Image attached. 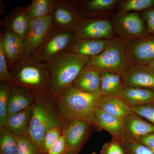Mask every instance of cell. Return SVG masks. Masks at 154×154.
I'll use <instances>...</instances> for the list:
<instances>
[{"mask_svg": "<svg viewBox=\"0 0 154 154\" xmlns=\"http://www.w3.org/2000/svg\"><path fill=\"white\" fill-rule=\"evenodd\" d=\"M52 96L58 111L64 121L84 119L98 128L95 112L101 94L84 93L72 85L60 95Z\"/></svg>", "mask_w": 154, "mask_h": 154, "instance_id": "6da1fadb", "label": "cell"}, {"mask_svg": "<svg viewBox=\"0 0 154 154\" xmlns=\"http://www.w3.org/2000/svg\"><path fill=\"white\" fill-rule=\"evenodd\" d=\"M119 142L125 154H154L148 148L135 140L123 139Z\"/></svg>", "mask_w": 154, "mask_h": 154, "instance_id": "4dcf8cb0", "label": "cell"}, {"mask_svg": "<svg viewBox=\"0 0 154 154\" xmlns=\"http://www.w3.org/2000/svg\"><path fill=\"white\" fill-rule=\"evenodd\" d=\"M65 154H78L76 153H75L73 152L70 151L68 150L66 152Z\"/></svg>", "mask_w": 154, "mask_h": 154, "instance_id": "ab89813d", "label": "cell"}, {"mask_svg": "<svg viewBox=\"0 0 154 154\" xmlns=\"http://www.w3.org/2000/svg\"><path fill=\"white\" fill-rule=\"evenodd\" d=\"M17 137L6 126L0 128V154H16Z\"/></svg>", "mask_w": 154, "mask_h": 154, "instance_id": "4316f807", "label": "cell"}, {"mask_svg": "<svg viewBox=\"0 0 154 154\" xmlns=\"http://www.w3.org/2000/svg\"><path fill=\"white\" fill-rule=\"evenodd\" d=\"M149 66H150L154 70V60L152 61L148 65Z\"/></svg>", "mask_w": 154, "mask_h": 154, "instance_id": "f35d334b", "label": "cell"}, {"mask_svg": "<svg viewBox=\"0 0 154 154\" xmlns=\"http://www.w3.org/2000/svg\"><path fill=\"white\" fill-rule=\"evenodd\" d=\"M67 151L66 140L63 134L58 140L50 149L47 154H65Z\"/></svg>", "mask_w": 154, "mask_h": 154, "instance_id": "8d00e7d4", "label": "cell"}, {"mask_svg": "<svg viewBox=\"0 0 154 154\" xmlns=\"http://www.w3.org/2000/svg\"><path fill=\"white\" fill-rule=\"evenodd\" d=\"M98 128L105 130L121 141L123 139V118L103 111L97 107L95 110Z\"/></svg>", "mask_w": 154, "mask_h": 154, "instance_id": "d6986e66", "label": "cell"}, {"mask_svg": "<svg viewBox=\"0 0 154 154\" xmlns=\"http://www.w3.org/2000/svg\"><path fill=\"white\" fill-rule=\"evenodd\" d=\"M17 149L16 154H41L40 149L28 135L16 136Z\"/></svg>", "mask_w": 154, "mask_h": 154, "instance_id": "f546056e", "label": "cell"}, {"mask_svg": "<svg viewBox=\"0 0 154 154\" xmlns=\"http://www.w3.org/2000/svg\"><path fill=\"white\" fill-rule=\"evenodd\" d=\"M102 71L96 67L86 66L75 80L72 86L84 93L100 94Z\"/></svg>", "mask_w": 154, "mask_h": 154, "instance_id": "e0dca14e", "label": "cell"}, {"mask_svg": "<svg viewBox=\"0 0 154 154\" xmlns=\"http://www.w3.org/2000/svg\"><path fill=\"white\" fill-rule=\"evenodd\" d=\"M58 0H33L27 6V12L30 20L51 16Z\"/></svg>", "mask_w": 154, "mask_h": 154, "instance_id": "484cf974", "label": "cell"}, {"mask_svg": "<svg viewBox=\"0 0 154 154\" xmlns=\"http://www.w3.org/2000/svg\"><path fill=\"white\" fill-rule=\"evenodd\" d=\"M15 84L29 89L36 96L51 94V79L45 64L24 58L11 68Z\"/></svg>", "mask_w": 154, "mask_h": 154, "instance_id": "277c9868", "label": "cell"}, {"mask_svg": "<svg viewBox=\"0 0 154 154\" xmlns=\"http://www.w3.org/2000/svg\"><path fill=\"white\" fill-rule=\"evenodd\" d=\"M119 98L131 107L154 102V91L125 86Z\"/></svg>", "mask_w": 154, "mask_h": 154, "instance_id": "603a6c76", "label": "cell"}, {"mask_svg": "<svg viewBox=\"0 0 154 154\" xmlns=\"http://www.w3.org/2000/svg\"><path fill=\"white\" fill-rule=\"evenodd\" d=\"M32 114L31 106L8 117L5 126L16 136H29Z\"/></svg>", "mask_w": 154, "mask_h": 154, "instance_id": "44dd1931", "label": "cell"}, {"mask_svg": "<svg viewBox=\"0 0 154 154\" xmlns=\"http://www.w3.org/2000/svg\"><path fill=\"white\" fill-rule=\"evenodd\" d=\"M0 82L15 84L13 76L9 70L7 59L2 45L0 44Z\"/></svg>", "mask_w": 154, "mask_h": 154, "instance_id": "d6a6232c", "label": "cell"}, {"mask_svg": "<svg viewBox=\"0 0 154 154\" xmlns=\"http://www.w3.org/2000/svg\"><path fill=\"white\" fill-rule=\"evenodd\" d=\"M65 122L59 113L51 94L36 96L32 106L29 136L40 149L46 133L54 128L63 130Z\"/></svg>", "mask_w": 154, "mask_h": 154, "instance_id": "3957f363", "label": "cell"}, {"mask_svg": "<svg viewBox=\"0 0 154 154\" xmlns=\"http://www.w3.org/2000/svg\"><path fill=\"white\" fill-rule=\"evenodd\" d=\"M92 124L88 120L75 119L65 122L63 134L65 137L68 150L78 154Z\"/></svg>", "mask_w": 154, "mask_h": 154, "instance_id": "4fadbf2b", "label": "cell"}, {"mask_svg": "<svg viewBox=\"0 0 154 154\" xmlns=\"http://www.w3.org/2000/svg\"><path fill=\"white\" fill-rule=\"evenodd\" d=\"M124 42L128 57L133 65H148L154 60V35L146 34Z\"/></svg>", "mask_w": 154, "mask_h": 154, "instance_id": "30bf717a", "label": "cell"}, {"mask_svg": "<svg viewBox=\"0 0 154 154\" xmlns=\"http://www.w3.org/2000/svg\"><path fill=\"white\" fill-rule=\"evenodd\" d=\"M110 40L77 38L70 51L91 59L102 52Z\"/></svg>", "mask_w": 154, "mask_h": 154, "instance_id": "ffe728a7", "label": "cell"}, {"mask_svg": "<svg viewBox=\"0 0 154 154\" xmlns=\"http://www.w3.org/2000/svg\"><path fill=\"white\" fill-rule=\"evenodd\" d=\"M121 77L127 87L154 91V70L149 65H133Z\"/></svg>", "mask_w": 154, "mask_h": 154, "instance_id": "5bb4252c", "label": "cell"}, {"mask_svg": "<svg viewBox=\"0 0 154 154\" xmlns=\"http://www.w3.org/2000/svg\"><path fill=\"white\" fill-rule=\"evenodd\" d=\"M52 17L54 28L74 31L85 18L77 2L68 0H58Z\"/></svg>", "mask_w": 154, "mask_h": 154, "instance_id": "9c48e42d", "label": "cell"}, {"mask_svg": "<svg viewBox=\"0 0 154 154\" xmlns=\"http://www.w3.org/2000/svg\"><path fill=\"white\" fill-rule=\"evenodd\" d=\"M53 28L52 15L31 20L28 35L25 40L27 49L24 58L30 57L32 56Z\"/></svg>", "mask_w": 154, "mask_h": 154, "instance_id": "7c38bea8", "label": "cell"}, {"mask_svg": "<svg viewBox=\"0 0 154 154\" xmlns=\"http://www.w3.org/2000/svg\"><path fill=\"white\" fill-rule=\"evenodd\" d=\"M0 44L3 48L9 68H11L25 57L27 49L25 40L8 28L2 27Z\"/></svg>", "mask_w": 154, "mask_h": 154, "instance_id": "8fae6325", "label": "cell"}, {"mask_svg": "<svg viewBox=\"0 0 154 154\" xmlns=\"http://www.w3.org/2000/svg\"><path fill=\"white\" fill-rule=\"evenodd\" d=\"M141 117L133 112L123 118V139L135 140L154 133L153 125Z\"/></svg>", "mask_w": 154, "mask_h": 154, "instance_id": "ac0fdd59", "label": "cell"}, {"mask_svg": "<svg viewBox=\"0 0 154 154\" xmlns=\"http://www.w3.org/2000/svg\"><path fill=\"white\" fill-rule=\"evenodd\" d=\"M120 2L118 0H88L76 2L85 18H95L96 15L110 12Z\"/></svg>", "mask_w": 154, "mask_h": 154, "instance_id": "7402d4cb", "label": "cell"}, {"mask_svg": "<svg viewBox=\"0 0 154 154\" xmlns=\"http://www.w3.org/2000/svg\"><path fill=\"white\" fill-rule=\"evenodd\" d=\"M91 154H98L97 153H96V152H94L92 153Z\"/></svg>", "mask_w": 154, "mask_h": 154, "instance_id": "60d3db41", "label": "cell"}, {"mask_svg": "<svg viewBox=\"0 0 154 154\" xmlns=\"http://www.w3.org/2000/svg\"><path fill=\"white\" fill-rule=\"evenodd\" d=\"M90 58L68 51L45 63L51 79V94L60 95L73 83Z\"/></svg>", "mask_w": 154, "mask_h": 154, "instance_id": "7a4b0ae2", "label": "cell"}, {"mask_svg": "<svg viewBox=\"0 0 154 154\" xmlns=\"http://www.w3.org/2000/svg\"><path fill=\"white\" fill-rule=\"evenodd\" d=\"M132 66L127 54L124 42L118 36H115L102 52L90 59L86 66L96 67L102 71L121 75Z\"/></svg>", "mask_w": 154, "mask_h": 154, "instance_id": "5b68a950", "label": "cell"}, {"mask_svg": "<svg viewBox=\"0 0 154 154\" xmlns=\"http://www.w3.org/2000/svg\"><path fill=\"white\" fill-rule=\"evenodd\" d=\"M77 38L111 40L115 36L112 22L104 18H85L76 27Z\"/></svg>", "mask_w": 154, "mask_h": 154, "instance_id": "ba28073f", "label": "cell"}, {"mask_svg": "<svg viewBox=\"0 0 154 154\" xmlns=\"http://www.w3.org/2000/svg\"><path fill=\"white\" fill-rule=\"evenodd\" d=\"M135 140L146 146L154 153V133L141 137Z\"/></svg>", "mask_w": 154, "mask_h": 154, "instance_id": "74e56055", "label": "cell"}, {"mask_svg": "<svg viewBox=\"0 0 154 154\" xmlns=\"http://www.w3.org/2000/svg\"><path fill=\"white\" fill-rule=\"evenodd\" d=\"M14 84L0 82V128L5 126L8 116V105L10 91Z\"/></svg>", "mask_w": 154, "mask_h": 154, "instance_id": "f1b7e54d", "label": "cell"}, {"mask_svg": "<svg viewBox=\"0 0 154 154\" xmlns=\"http://www.w3.org/2000/svg\"><path fill=\"white\" fill-rule=\"evenodd\" d=\"M125 86L121 74L102 71L100 80L101 96L119 97Z\"/></svg>", "mask_w": 154, "mask_h": 154, "instance_id": "cb8c5ba5", "label": "cell"}, {"mask_svg": "<svg viewBox=\"0 0 154 154\" xmlns=\"http://www.w3.org/2000/svg\"><path fill=\"white\" fill-rule=\"evenodd\" d=\"M36 98V95L29 89L14 84L9 94L7 118L33 106Z\"/></svg>", "mask_w": 154, "mask_h": 154, "instance_id": "2e32d148", "label": "cell"}, {"mask_svg": "<svg viewBox=\"0 0 154 154\" xmlns=\"http://www.w3.org/2000/svg\"><path fill=\"white\" fill-rule=\"evenodd\" d=\"M140 15L146 24L147 34L154 35V8L142 12Z\"/></svg>", "mask_w": 154, "mask_h": 154, "instance_id": "e575fe53", "label": "cell"}, {"mask_svg": "<svg viewBox=\"0 0 154 154\" xmlns=\"http://www.w3.org/2000/svg\"><path fill=\"white\" fill-rule=\"evenodd\" d=\"M131 108L134 113L148 120L154 125V102Z\"/></svg>", "mask_w": 154, "mask_h": 154, "instance_id": "836d02e7", "label": "cell"}, {"mask_svg": "<svg viewBox=\"0 0 154 154\" xmlns=\"http://www.w3.org/2000/svg\"><path fill=\"white\" fill-rule=\"evenodd\" d=\"M111 22L114 32L124 42L147 34L145 23L138 12H118L113 15Z\"/></svg>", "mask_w": 154, "mask_h": 154, "instance_id": "52a82bcc", "label": "cell"}, {"mask_svg": "<svg viewBox=\"0 0 154 154\" xmlns=\"http://www.w3.org/2000/svg\"><path fill=\"white\" fill-rule=\"evenodd\" d=\"M63 134V130L60 128H54L48 131L45 136L40 150L41 154H47L51 146Z\"/></svg>", "mask_w": 154, "mask_h": 154, "instance_id": "1f68e13d", "label": "cell"}, {"mask_svg": "<svg viewBox=\"0 0 154 154\" xmlns=\"http://www.w3.org/2000/svg\"><path fill=\"white\" fill-rule=\"evenodd\" d=\"M77 37L74 30L53 28L43 42L30 57L46 63L58 56L70 51Z\"/></svg>", "mask_w": 154, "mask_h": 154, "instance_id": "8992f818", "label": "cell"}, {"mask_svg": "<svg viewBox=\"0 0 154 154\" xmlns=\"http://www.w3.org/2000/svg\"><path fill=\"white\" fill-rule=\"evenodd\" d=\"M154 8V0H124L119 4L118 13L143 12Z\"/></svg>", "mask_w": 154, "mask_h": 154, "instance_id": "83f0119b", "label": "cell"}, {"mask_svg": "<svg viewBox=\"0 0 154 154\" xmlns=\"http://www.w3.org/2000/svg\"><path fill=\"white\" fill-rule=\"evenodd\" d=\"M99 154H125L121 144L115 140L105 144Z\"/></svg>", "mask_w": 154, "mask_h": 154, "instance_id": "d590c367", "label": "cell"}, {"mask_svg": "<svg viewBox=\"0 0 154 154\" xmlns=\"http://www.w3.org/2000/svg\"><path fill=\"white\" fill-rule=\"evenodd\" d=\"M98 107L105 112L122 118L133 113L128 104L121 98L115 96H101Z\"/></svg>", "mask_w": 154, "mask_h": 154, "instance_id": "d4e9b609", "label": "cell"}, {"mask_svg": "<svg viewBox=\"0 0 154 154\" xmlns=\"http://www.w3.org/2000/svg\"><path fill=\"white\" fill-rule=\"evenodd\" d=\"M27 9V6L14 8L1 22L2 27L8 28L24 40L28 35L31 21Z\"/></svg>", "mask_w": 154, "mask_h": 154, "instance_id": "9a60e30c", "label": "cell"}]
</instances>
